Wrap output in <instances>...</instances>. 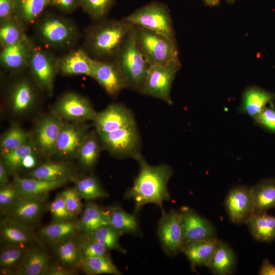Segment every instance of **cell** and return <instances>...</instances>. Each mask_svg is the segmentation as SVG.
Listing matches in <instances>:
<instances>
[{
  "instance_id": "56",
  "label": "cell",
  "mask_w": 275,
  "mask_h": 275,
  "mask_svg": "<svg viewBox=\"0 0 275 275\" xmlns=\"http://www.w3.org/2000/svg\"><path fill=\"white\" fill-rule=\"evenodd\" d=\"M203 1L205 5L210 7L217 6L220 2V0H203Z\"/></svg>"
},
{
  "instance_id": "55",
  "label": "cell",
  "mask_w": 275,
  "mask_h": 275,
  "mask_svg": "<svg viewBox=\"0 0 275 275\" xmlns=\"http://www.w3.org/2000/svg\"><path fill=\"white\" fill-rule=\"evenodd\" d=\"M9 172L4 164L3 161L0 160V187H3L8 183L9 178L8 176Z\"/></svg>"
},
{
  "instance_id": "43",
  "label": "cell",
  "mask_w": 275,
  "mask_h": 275,
  "mask_svg": "<svg viewBox=\"0 0 275 275\" xmlns=\"http://www.w3.org/2000/svg\"><path fill=\"white\" fill-rule=\"evenodd\" d=\"M20 22L13 17L1 21L0 41L3 48L17 42L25 35Z\"/></svg>"
},
{
  "instance_id": "41",
  "label": "cell",
  "mask_w": 275,
  "mask_h": 275,
  "mask_svg": "<svg viewBox=\"0 0 275 275\" xmlns=\"http://www.w3.org/2000/svg\"><path fill=\"white\" fill-rule=\"evenodd\" d=\"M121 236L122 235L118 230L108 224L102 226L93 233L84 237L100 242L109 250H114L125 253V250L121 247L119 241Z\"/></svg>"
},
{
  "instance_id": "17",
  "label": "cell",
  "mask_w": 275,
  "mask_h": 275,
  "mask_svg": "<svg viewBox=\"0 0 275 275\" xmlns=\"http://www.w3.org/2000/svg\"><path fill=\"white\" fill-rule=\"evenodd\" d=\"M179 211L183 243L217 238L216 229L209 221L188 207H182Z\"/></svg>"
},
{
  "instance_id": "14",
  "label": "cell",
  "mask_w": 275,
  "mask_h": 275,
  "mask_svg": "<svg viewBox=\"0 0 275 275\" xmlns=\"http://www.w3.org/2000/svg\"><path fill=\"white\" fill-rule=\"evenodd\" d=\"M225 205L228 216L236 224H246L254 213L251 187L236 186L228 192Z\"/></svg>"
},
{
  "instance_id": "4",
  "label": "cell",
  "mask_w": 275,
  "mask_h": 275,
  "mask_svg": "<svg viewBox=\"0 0 275 275\" xmlns=\"http://www.w3.org/2000/svg\"><path fill=\"white\" fill-rule=\"evenodd\" d=\"M137 46L150 65L164 64L179 60L176 43L150 30L134 26Z\"/></svg>"
},
{
  "instance_id": "57",
  "label": "cell",
  "mask_w": 275,
  "mask_h": 275,
  "mask_svg": "<svg viewBox=\"0 0 275 275\" xmlns=\"http://www.w3.org/2000/svg\"><path fill=\"white\" fill-rule=\"evenodd\" d=\"M237 0H226L227 2L229 4H232L234 3Z\"/></svg>"
},
{
  "instance_id": "13",
  "label": "cell",
  "mask_w": 275,
  "mask_h": 275,
  "mask_svg": "<svg viewBox=\"0 0 275 275\" xmlns=\"http://www.w3.org/2000/svg\"><path fill=\"white\" fill-rule=\"evenodd\" d=\"M28 65L40 86L51 95L58 71V61L46 50L32 45Z\"/></svg>"
},
{
  "instance_id": "1",
  "label": "cell",
  "mask_w": 275,
  "mask_h": 275,
  "mask_svg": "<svg viewBox=\"0 0 275 275\" xmlns=\"http://www.w3.org/2000/svg\"><path fill=\"white\" fill-rule=\"evenodd\" d=\"M136 161L139 172L132 186L126 191L124 198L133 200L135 213L150 203L158 206L161 212L164 211L163 202L170 200L168 184L173 174L171 167L165 163L151 166L142 156Z\"/></svg>"
},
{
  "instance_id": "7",
  "label": "cell",
  "mask_w": 275,
  "mask_h": 275,
  "mask_svg": "<svg viewBox=\"0 0 275 275\" xmlns=\"http://www.w3.org/2000/svg\"><path fill=\"white\" fill-rule=\"evenodd\" d=\"M99 137L104 149L118 158H131L137 160L142 156L141 140L136 124L120 128Z\"/></svg>"
},
{
  "instance_id": "18",
  "label": "cell",
  "mask_w": 275,
  "mask_h": 275,
  "mask_svg": "<svg viewBox=\"0 0 275 275\" xmlns=\"http://www.w3.org/2000/svg\"><path fill=\"white\" fill-rule=\"evenodd\" d=\"M91 77L112 96H116L127 88L126 81L117 62L94 60Z\"/></svg>"
},
{
  "instance_id": "34",
  "label": "cell",
  "mask_w": 275,
  "mask_h": 275,
  "mask_svg": "<svg viewBox=\"0 0 275 275\" xmlns=\"http://www.w3.org/2000/svg\"><path fill=\"white\" fill-rule=\"evenodd\" d=\"M100 143L96 130L90 131L82 143L77 156L84 169L91 170L95 166L100 152Z\"/></svg>"
},
{
  "instance_id": "21",
  "label": "cell",
  "mask_w": 275,
  "mask_h": 275,
  "mask_svg": "<svg viewBox=\"0 0 275 275\" xmlns=\"http://www.w3.org/2000/svg\"><path fill=\"white\" fill-rule=\"evenodd\" d=\"M94 61V59L84 50H75L58 61V71L65 75H86L91 77Z\"/></svg>"
},
{
  "instance_id": "36",
  "label": "cell",
  "mask_w": 275,
  "mask_h": 275,
  "mask_svg": "<svg viewBox=\"0 0 275 275\" xmlns=\"http://www.w3.org/2000/svg\"><path fill=\"white\" fill-rule=\"evenodd\" d=\"M71 180L81 199L86 201L93 200L109 197V194L103 189L98 178L91 174L80 179L71 177Z\"/></svg>"
},
{
  "instance_id": "37",
  "label": "cell",
  "mask_w": 275,
  "mask_h": 275,
  "mask_svg": "<svg viewBox=\"0 0 275 275\" xmlns=\"http://www.w3.org/2000/svg\"><path fill=\"white\" fill-rule=\"evenodd\" d=\"M79 268L88 275L122 274L113 263L109 255L84 259Z\"/></svg>"
},
{
  "instance_id": "29",
  "label": "cell",
  "mask_w": 275,
  "mask_h": 275,
  "mask_svg": "<svg viewBox=\"0 0 275 275\" xmlns=\"http://www.w3.org/2000/svg\"><path fill=\"white\" fill-rule=\"evenodd\" d=\"M251 193L254 213L275 208V178L261 180L251 187Z\"/></svg>"
},
{
  "instance_id": "42",
  "label": "cell",
  "mask_w": 275,
  "mask_h": 275,
  "mask_svg": "<svg viewBox=\"0 0 275 275\" xmlns=\"http://www.w3.org/2000/svg\"><path fill=\"white\" fill-rule=\"evenodd\" d=\"M36 150L30 140L16 149L1 155V160L8 169L9 173H14L20 169L23 158L27 155L36 152Z\"/></svg>"
},
{
  "instance_id": "12",
  "label": "cell",
  "mask_w": 275,
  "mask_h": 275,
  "mask_svg": "<svg viewBox=\"0 0 275 275\" xmlns=\"http://www.w3.org/2000/svg\"><path fill=\"white\" fill-rule=\"evenodd\" d=\"M53 112L66 121L78 123L93 121L97 113L87 98L72 92L59 99Z\"/></svg>"
},
{
  "instance_id": "32",
  "label": "cell",
  "mask_w": 275,
  "mask_h": 275,
  "mask_svg": "<svg viewBox=\"0 0 275 275\" xmlns=\"http://www.w3.org/2000/svg\"><path fill=\"white\" fill-rule=\"evenodd\" d=\"M30 177L46 181L69 180L71 176V167L63 162H48L31 171Z\"/></svg>"
},
{
  "instance_id": "44",
  "label": "cell",
  "mask_w": 275,
  "mask_h": 275,
  "mask_svg": "<svg viewBox=\"0 0 275 275\" xmlns=\"http://www.w3.org/2000/svg\"><path fill=\"white\" fill-rule=\"evenodd\" d=\"M114 0H80L79 3L88 14L98 19L107 14Z\"/></svg>"
},
{
  "instance_id": "52",
  "label": "cell",
  "mask_w": 275,
  "mask_h": 275,
  "mask_svg": "<svg viewBox=\"0 0 275 275\" xmlns=\"http://www.w3.org/2000/svg\"><path fill=\"white\" fill-rule=\"evenodd\" d=\"M75 273L76 270L69 269L61 264H49L46 275H72Z\"/></svg>"
},
{
  "instance_id": "24",
  "label": "cell",
  "mask_w": 275,
  "mask_h": 275,
  "mask_svg": "<svg viewBox=\"0 0 275 275\" xmlns=\"http://www.w3.org/2000/svg\"><path fill=\"white\" fill-rule=\"evenodd\" d=\"M79 234L78 220L53 222L42 228L39 236L44 242L53 246Z\"/></svg>"
},
{
  "instance_id": "45",
  "label": "cell",
  "mask_w": 275,
  "mask_h": 275,
  "mask_svg": "<svg viewBox=\"0 0 275 275\" xmlns=\"http://www.w3.org/2000/svg\"><path fill=\"white\" fill-rule=\"evenodd\" d=\"M79 236L83 259L109 255V250L103 244L90 238Z\"/></svg>"
},
{
  "instance_id": "50",
  "label": "cell",
  "mask_w": 275,
  "mask_h": 275,
  "mask_svg": "<svg viewBox=\"0 0 275 275\" xmlns=\"http://www.w3.org/2000/svg\"><path fill=\"white\" fill-rule=\"evenodd\" d=\"M16 8V0H0L1 22L13 17Z\"/></svg>"
},
{
  "instance_id": "25",
  "label": "cell",
  "mask_w": 275,
  "mask_h": 275,
  "mask_svg": "<svg viewBox=\"0 0 275 275\" xmlns=\"http://www.w3.org/2000/svg\"><path fill=\"white\" fill-rule=\"evenodd\" d=\"M78 221L79 235L87 236L99 228L109 224L107 209L93 201L86 205Z\"/></svg>"
},
{
  "instance_id": "6",
  "label": "cell",
  "mask_w": 275,
  "mask_h": 275,
  "mask_svg": "<svg viewBox=\"0 0 275 275\" xmlns=\"http://www.w3.org/2000/svg\"><path fill=\"white\" fill-rule=\"evenodd\" d=\"M181 64L179 60L150 66L141 93L172 104L171 90Z\"/></svg>"
},
{
  "instance_id": "9",
  "label": "cell",
  "mask_w": 275,
  "mask_h": 275,
  "mask_svg": "<svg viewBox=\"0 0 275 275\" xmlns=\"http://www.w3.org/2000/svg\"><path fill=\"white\" fill-rule=\"evenodd\" d=\"M63 123V120L53 112L36 124L31 141L36 150L44 157L54 156L57 139Z\"/></svg>"
},
{
  "instance_id": "8",
  "label": "cell",
  "mask_w": 275,
  "mask_h": 275,
  "mask_svg": "<svg viewBox=\"0 0 275 275\" xmlns=\"http://www.w3.org/2000/svg\"><path fill=\"white\" fill-rule=\"evenodd\" d=\"M37 32L43 42L59 48L71 45L77 35V29L72 23L57 16H48L42 19L37 26Z\"/></svg>"
},
{
  "instance_id": "54",
  "label": "cell",
  "mask_w": 275,
  "mask_h": 275,
  "mask_svg": "<svg viewBox=\"0 0 275 275\" xmlns=\"http://www.w3.org/2000/svg\"><path fill=\"white\" fill-rule=\"evenodd\" d=\"M259 273L260 275H275V265L268 259H264L260 266Z\"/></svg>"
},
{
  "instance_id": "28",
  "label": "cell",
  "mask_w": 275,
  "mask_h": 275,
  "mask_svg": "<svg viewBox=\"0 0 275 275\" xmlns=\"http://www.w3.org/2000/svg\"><path fill=\"white\" fill-rule=\"evenodd\" d=\"M236 262V256L232 249L225 242L218 240L207 267L214 274L228 275L234 271Z\"/></svg>"
},
{
  "instance_id": "40",
  "label": "cell",
  "mask_w": 275,
  "mask_h": 275,
  "mask_svg": "<svg viewBox=\"0 0 275 275\" xmlns=\"http://www.w3.org/2000/svg\"><path fill=\"white\" fill-rule=\"evenodd\" d=\"M30 140V134L19 125L11 126L1 138V154L10 152Z\"/></svg>"
},
{
  "instance_id": "11",
  "label": "cell",
  "mask_w": 275,
  "mask_h": 275,
  "mask_svg": "<svg viewBox=\"0 0 275 275\" xmlns=\"http://www.w3.org/2000/svg\"><path fill=\"white\" fill-rule=\"evenodd\" d=\"M158 235L162 249L168 256L173 257L181 253L183 240L180 211H162Z\"/></svg>"
},
{
  "instance_id": "27",
  "label": "cell",
  "mask_w": 275,
  "mask_h": 275,
  "mask_svg": "<svg viewBox=\"0 0 275 275\" xmlns=\"http://www.w3.org/2000/svg\"><path fill=\"white\" fill-rule=\"evenodd\" d=\"M274 95L260 88L252 86L243 93L239 111L254 118L268 104L271 103Z\"/></svg>"
},
{
  "instance_id": "49",
  "label": "cell",
  "mask_w": 275,
  "mask_h": 275,
  "mask_svg": "<svg viewBox=\"0 0 275 275\" xmlns=\"http://www.w3.org/2000/svg\"><path fill=\"white\" fill-rule=\"evenodd\" d=\"M253 118L257 124L275 133V107L271 104Z\"/></svg>"
},
{
  "instance_id": "16",
  "label": "cell",
  "mask_w": 275,
  "mask_h": 275,
  "mask_svg": "<svg viewBox=\"0 0 275 275\" xmlns=\"http://www.w3.org/2000/svg\"><path fill=\"white\" fill-rule=\"evenodd\" d=\"M93 121L98 135L136 124L131 111L119 103H112L97 113Z\"/></svg>"
},
{
  "instance_id": "15",
  "label": "cell",
  "mask_w": 275,
  "mask_h": 275,
  "mask_svg": "<svg viewBox=\"0 0 275 275\" xmlns=\"http://www.w3.org/2000/svg\"><path fill=\"white\" fill-rule=\"evenodd\" d=\"M48 196L20 195L4 216L29 226L37 221L47 208Z\"/></svg>"
},
{
  "instance_id": "39",
  "label": "cell",
  "mask_w": 275,
  "mask_h": 275,
  "mask_svg": "<svg viewBox=\"0 0 275 275\" xmlns=\"http://www.w3.org/2000/svg\"><path fill=\"white\" fill-rule=\"evenodd\" d=\"M17 19L25 23L36 20L50 0H16Z\"/></svg>"
},
{
  "instance_id": "48",
  "label": "cell",
  "mask_w": 275,
  "mask_h": 275,
  "mask_svg": "<svg viewBox=\"0 0 275 275\" xmlns=\"http://www.w3.org/2000/svg\"><path fill=\"white\" fill-rule=\"evenodd\" d=\"M71 216L74 219L82 210L81 198L75 187L66 189L61 193Z\"/></svg>"
},
{
  "instance_id": "20",
  "label": "cell",
  "mask_w": 275,
  "mask_h": 275,
  "mask_svg": "<svg viewBox=\"0 0 275 275\" xmlns=\"http://www.w3.org/2000/svg\"><path fill=\"white\" fill-rule=\"evenodd\" d=\"M216 238L191 241L183 243L181 253L188 260L193 269L198 267H207L216 249Z\"/></svg>"
},
{
  "instance_id": "5",
  "label": "cell",
  "mask_w": 275,
  "mask_h": 275,
  "mask_svg": "<svg viewBox=\"0 0 275 275\" xmlns=\"http://www.w3.org/2000/svg\"><path fill=\"white\" fill-rule=\"evenodd\" d=\"M124 18L134 26L150 30L175 42V33L170 11L164 4L158 2L149 3Z\"/></svg>"
},
{
  "instance_id": "46",
  "label": "cell",
  "mask_w": 275,
  "mask_h": 275,
  "mask_svg": "<svg viewBox=\"0 0 275 275\" xmlns=\"http://www.w3.org/2000/svg\"><path fill=\"white\" fill-rule=\"evenodd\" d=\"M20 196L13 183H8L0 187V212L5 216L8 209L14 204Z\"/></svg>"
},
{
  "instance_id": "22",
  "label": "cell",
  "mask_w": 275,
  "mask_h": 275,
  "mask_svg": "<svg viewBox=\"0 0 275 275\" xmlns=\"http://www.w3.org/2000/svg\"><path fill=\"white\" fill-rule=\"evenodd\" d=\"M32 44L24 35L17 42L3 48L1 62L5 68L17 70L28 65Z\"/></svg>"
},
{
  "instance_id": "19",
  "label": "cell",
  "mask_w": 275,
  "mask_h": 275,
  "mask_svg": "<svg viewBox=\"0 0 275 275\" xmlns=\"http://www.w3.org/2000/svg\"><path fill=\"white\" fill-rule=\"evenodd\" d=\"M1 241L4 246H26L36 236L29 225L4 216L0 223Z\"/></svg>"
},
{
  "instance_id": "30",
  "label": "cell",
  "mask_w": 275,
  "mask_h": 275,
  "mask_svg": "<svg viewBox=\"0 0 275 275\" xmlns=\"http://www.w3.org/2000/svg\"><path fill=\"white\" fill-rule=\"evenodd\" d=\"M246 224L256 240L269 242L275 239V216L266 212L254 213Z\"/></svg>"
},
{
  "instance_id": "35",
  "label": "cell",
  "mask_w": 275,
  "mask_h": 275,
  "mask_svg": "<svg viewBox=\"0 0 275 275\" xmlns=\"http://www.w3.org/2000/svg\"><path fill=\"white\" fill-rule=\"evenodd\" d=\"M28 249L26 246H4L0 253L1 274H14L21 265Z\"/></svg>"
},
{
  "instance_id": "31",
  "label": "cell",
  "mask_w": 275,
  "mask_h": 275,
  "mask_svg": "<svg viewBox=\"0 0 275 275\" xmlns=\"http://www.w3.org/2000/svg\"><path fill=\"white\" fill-rule=\"evenodd\" d=\"M68 180L54 181H46L33 178H22L16 176L13 184L21 195H41L47 194L54 189L66 184Z\"/></svg>"
},
{
  "instance_id": "53",
  "label": "cell",
  "mask_w": 275,
  "mask_h": 275,
  "mask_svg": "<svg viewBox=\"0 0 275 275\" xmlns=\"http://www.w3.org/2000/svg\"><path fill=\"white\" fill-rule=\"evenodd\" d=\"M37 159L36 152L26 155L21 163L20 169L33 170L36 167Z\"/></svg>"
},
{
  "instance_id": "2",
  "label": "cell",
  "mask_w": 275,
  "mask_h": 275,
  "mask_svg": "<svg viewBox=\"0 0 275 275\" xmlns=\"http://www.w3.org/2000/svg\"><path fill=\"white\" fill-rule=\"evenodd\" d=\"M134 25L124 18L103 22L88 33L86 43L89 51L98 58L116 55Z\"/></svg>"
},
{
  "instance_id": "10",
  "label": "cell",
  "mask_w": 275,
  "mask_h": 275,
  "mask_svg": "<svg viewBox=\"0 0 275 275\" xmlns=\"http://www.w3.org/2000/svg\"><path fill=\"white\" fill-rule=\"evenodd\" d=\"M89 128L90 126L84 123L64 122L57 139L54 156L63 160L77 158Z\"/></svg>"
},
{
  "instance_id": "23",
  "label": "cell",
  "mask_w": 275,
  "mask_h": 275,
  "mask_svg": "<svg viewBox=\"0 0 275 275\" xmlns=\"http://www.w3.org/2000/svg\"><path fill=\"white\" fill-rule=\"evenodd\" d=\"M49 266V256L44 247L40 245L29 248L25 257L14 274L46 275Z\"/></svg>"
},
{
  "instance_id": "26",
  "label": "cell",
  "mask_w": 275,
  "mask_h": 275,
  "mask_svg": "<svg viewBox=\"0 0 275 275\" xmlns=\"http://www.w3.org/2000/svg\"><path fill=\"white\" fill-rule=\"evenodd\" d=\"M75 236L52 246L59 264L71 269L76 270L83 260L80 238Z\"/></svg>"
},
{
  "instance_id": "51",
  "label": "cell",
  "mask_w": 275,
  "mask_h": 275,
  "mask_svg": "<svg viewBox=\"0 0 275 275\" xmlns=\"http://www.w3.org/2000/svg\"><path fill=\"white\" fill-rule=\"evenodd\" d=\"M78 2L80 0H50V4L65 11L73 10Z\"/></svg>"
},
{
  "instance_id": "3",
  "label": "cell",
  "mask_w": 275,
  "mask_h": 275,
  "mask_svg": "<svg viewBox=\"0 0 275 275\" xmlns=\"http://www.w3.org/2000/svg\"><path fill=\"white\" fill-rule=\"evenodd\" d=\"M116 56V62L123 74L127 88L141 92L150 65L146 61L137 46L134 28L125 38Z\"/></svg>"
},
{
  "instance_id": "47",
  "label": "cell",
  "mask_w": 275,
  "mask_h": 275,
  "mask_svg": "<svg viewBox=\"0 0 275 275\" xmlns=\"http://www.w3.org/2000/svg\"><path fill=\"white\" fill-rule=\"evenodd\" d=\"M53 222L66 221L74 219L67 207L61 193L54 198L48 206Z\"/></svg>"
},
{
  "instance_id": "38",
  "label": "cell",
  "mask_w": 275,
  "mask_h": 275,
  "mask_svg": "<svg viewBox=\"0 0 275 275\" xmlns=\"http://www.w3.org/2000/svg\"><path fill=\"white\" fill-rule=\"evenodd\" d=\"M35 94L31 85L26 81L17 83L14 87L11 97L13 111L18 114L30 109L35 101Z\"/></svg>"
},
{
  "instance_id": "33",
  "label": "cell",
  "mask_w": 275,
  "mask_h": 275,
  "mask_svg": "<svg viewBox=\"0 0 275 275\" xmlns=\"http://www.w3.org/2000/svg\"><path fill=\"white\" fill-rule=\"evenodd\" d=\"M106 209L109 224L122 235L134 234L139 232V224L135 215L125 211L118 206L108 207Z\"/></svg>"
}]
</instances>
